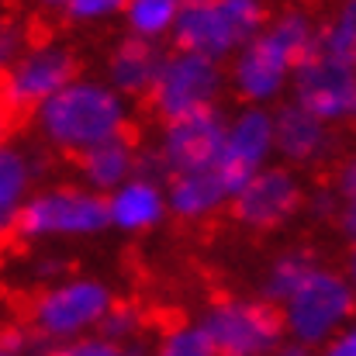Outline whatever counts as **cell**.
<instances>
[{
	"label": "cell",
	"instance_id": "cell-1",
	"mask_svg": "<svg viewBox=\"0 0 356 356\" xmlns=\"http://www.w3.org/2000/svg\"><path fill=\"white\" fill-rule=\"evenodd\" d=\"M315 24L301 10L277 14L232 63V87L242 101L266 104L273 101L287 80H294L298 66L318 49Z\"/></svg>",
	"mask_w": 356,
	"mask_h": 356
},
{
	"label": "cell",
	"instance_id": "cell-2",
	"mask_svg": "<svg viewBox=\"0 0 356 356\" xmlns=\"http://www.w3.org/2000/svg\"><path fill=\"white\" fill-rule=\"evenodd\" d=\"M35 121H38V131L45 142L83 156V152L124 135L128 111L111 83L73 80L70 87H63L56 97H49L35 111Z\"/></svg>",
	"mask_w": 356,
	"mask_h": 356
},
{
	"label": "cell",
	"instance_id": "cell-3",
	"mask_svg": "<svg viewBox=\"0 0 356 356\" xmlns=\"http://www.w3.org/2000/svg\"><path fill=\"white\" fill-rule=\"evenodd\" d=\"M263 28V0H184V14L170 38L177 52H197L222 63L225 56H238Z\"/></svg>",
	"mask_w": 356,
	"mask_h": 356
},
{
	"label": "cell",
	"instance_id": "cell-4",
	"mask_svg": "<svg viewBox=\"0 0 356 356\" xmlns=\"http://www.w3.org/2000/svg\"><path fill=\"white\" fill-rule=\"evenodd\" d=\"M356 312V287L353 280H343L332 270H312L301 287L280 305L284 329L291 339L305 346H325L339 332L350 329V318Z\"/></svg>",
	"mask_w": 356,
	"mask_h": 356
},
{
	"label": "cell",
	"instance_id": "cell-5",
	"mask_svg": "<svg viewBox=\"0 0 356 356\" xmlns=\"http://www.w3.org/2000/svg\"><path fill=\"white\" fill-rule=\"evenodd\" d=\"M111 308H115L111 291L101 280L76 277L38 294V301L31 305V325L42 339L76 343L87 339L90 329H101Z\"/></svg>",
	"mask_w": 356,
	"mask_h": 356
},
{
	"label": "cell",
	"instance_id": "cell-6",
	"mask_svg": "<svg viewBox=\"0 0 356 356\" xmlns=\"http://www.w3.org/2000/svg\"><path fill=\"white\" fill-rule=\"evenodd\" d=\"M108 225H111L108 201L97 191H80V187H52L31 194L14 222V229L28 238L94 236Z\"/></svg>",
	"mask_w": 356,
	"mask_h": 356
},
{
	"label": "cell",
	"instance_id": "cell-7",
	"mask_svg": "<svg viewBox=\"0 0 356 356\" xmlns=\"http://www.w3.org/2000/svg\"><path fill=\"white\" fill-rule=\"evenodd\" d=\"M197 325L218 356H270L284 336V315L259 301H218Z\"/></svg>",
	"mask_w": 356,
	"mask_h": 356
},
{
	"label": "cell",
	"instance_id": "cell-8",
	"mask_svg": "<svg viewBox=\"0 0 356 356\" xmlns=\"http://www.w3.org/2000/svg\"><path fill=\"white\" fill-rule=\"evenodd\" d=\"M222 87H225V76H222L218 59H208L197 52H173L149 101L166 121H177L184 115L215 108Z\"/></svg>",
	"mask_w": 356,
	"mask_h": 356
},
{
	"label": "cell",
	"instance_id": "cell-9",
	"mask_svg": "<svg viewBox=\"0 0 356 356\" xmlns=\"http://www.w3.org/2000/svg\"><path fill=\"white\" fill-rule=\"evenodd\" d=\"M229 124H232V118H225V111L218 104L194 111V115H184L177 121H166V131H163L159 149H156L166 173L177 177V173L218 163L225 152V142H229Z\"/></svg>",
	"mask_w": 356,
	"mask_h": 356
},
{
	"label": "cell",
	"instance_id": "cell-10",
	"mask_svg": "<svg viewBox=\"0 0 356 356\" xmlns=\"http://www.w3.org/2000/svg\"><path fill=\"white\" fill-rule=\"evenodd\" d=\"M73 73H76L73 52L56 42H42L7 66L3 97L17 111H28V108L38 111L49 97H56L63 87L73 83Z\"/></svg>",
	"mask_w": 356,
	"mask_h": 356
},
{
	"label": "cell",
	"instance_id": "cell-11",
	"mask_svg": "<svg viewBox=\"0 0 356 356\" xmlns=\"http://www.w3.org/2000/svg\"><path fill=\"white\" fill-rule=\"evenodd\" d=\"M294 104L325 124L356 118V66L329 59L315 49L294 73Z\"/></svg>",
	"mask_w": 356,
	"mask_h": 356
},
{
	"label": "cell",
	"instance_id": "cell-12",
	"mask_svg": "<svg viewBox=\"0 0 356 356\" xmlns=\"http://www.w3.org/2000/svg\"><path fill=\"white\" fill-rule=\"evenodd\" d=\"M301 208V187L287 170L266 166L236 194L232 211L249 229H277Z\"/></svg>",
	"mask_w": 356,
	"mask_h": 356
},
{
	"label": "cell",
	"instance_id": "cell-13",
	"mask_svg": "<svg viewBox=\"0 0 356 356\" xmlns=\"http://www.w3.org/2000/svg\"><path fill=\"white\" fill-rule=\"evenodd\" d=\"M273 152H277V118L259 104L238 111L229 124V142L222 152V163L229 166V173L245 187V180L266 170V159Z\"/></svg>",
	"mask_w": 356,
	"mask_h": 356
},
{
	"label": "cell",
	"instance_id": "cell-14",
	"mask_svg": "<svg viewBox=\"0 0 356 356\" xmlns=\"http://www.w3.org/2000/svg\"><path fill=\"white\" fill-rule=\"evenodd\" d=\"M242 191L236 177L229 173V166L218 159L211 166L201 170H187L166 180V197H170V211L177 218H204L211 211H218L225 201H236Z\"/></svg>",
	"mask_w": 356,
	"mask_h": 356
},
{
	"label": "cell",
	"instance_id": "cell-15",
	"mask_svg": "<svg viewBox=\"0 0 356 356\" xmlns=\"http://www.w3.org/2000/svg\"><path fill=\"white\" fill-rule=\"evenodd\" d=\"M166 59L170 56H163V49L152 38L131 35L128 42H121L115 49V56L108 63V83L121 97H152Z\"/></svg>",
	"mask_w": 356,
	"mask_h": 356
},
{
	"label": "cell",
	"instance_id": "cell-16",
	"mask_svg": "<svg viewBox=\"0 0 356 356\" xmlns=\"http://www.w3.org/2000/svg\"><path fill=\"white\" fill-rule=\"evenodd\" d=\"M108 208H111V225H118L124 232H142L163 222V215L170 211V197L163 184L131 177L124 187H118L108 197Z\"/></svg>",
	"mask_w": 356,
	"mask_h": 356
},
{
	"label": "cell",
	"instance_id": "cell-17",
	"mask_svg": "<svg viewBox=\"0 0 356 356\" xmlns=\"http://www.w3.org/2000/svg\"><path fill=\"white\" fill-rule=\"evenodd\" d=\"M273 118H277V152L291 163H315L332 145L329 124L305 111L301 104H284Z\"/></svg>",
	"mask_w": 356,
	"mask_h": 356
},
{
	"label": "cell",
	"instance_id": "cell-18",
	"mask_svg": "<svg viewBox=\"0 0 356 356\" xmlns=\"http://www.w3.org/2000/svg\"><path fill=\"white\" fill-rule=\"evenodd\" d=\"M80 170H83V180L90 184V191H97V194L111 191L115 194L131 177H138V156H135L131 142L124 135H118V138L83 152L80 156Z\"/></svg>",
	"mask_w": 356,
	"mask_h": 356
},
{
	"label": "cell",
	"instance_id": "cell-19",
	"mask_svg": "<svg viewBox=\"0 0 356 356\" xmlns=\"http://www.w3.org/2000/svg\"><path fill=\"white\" fill-rule=\"evenodd\" d=\"M35 180V166L24 149L3 145L0 152V225L14 229L21 208L28 204V187Z\"/></svg>",
	"mask_w": 356,
	"mask_h": 356
},
{
	"label": "cell",
	"instance_id": "cell-20",
	"mask_svg": "<svg viewBox=\"0 0 356 356\" xmlns=\"http://www.w3.org/2000/svg\"><path fill=\"white\" fill-rule=\"evenodd\" d=\"M180 14H184V0H128L124 7L131 35L152 38V42L163 35H173Z\"/></svg>",
	"mask_w": 356,
	"mask_h": 356
},
{
	"label": "cell",
	"instance_id": "cell-21",
	"mask_svg": "<svg viewBox=\"0 0 356 356\" xmlns=\"http://www.w3.org/2000/svg\"><path fill=\"white\" fill-rule=\"evenodd\" d=\"M315 266H312V259H308V252H284V256H277L273 263H270V270L263 273V298L270 301V305H284L298 287H301V280L312 273Z\"/></svg>",
	"mask_w": 356,
	"mask_h": 356
},
{
	"label": "cell",
	"instance_id": "cell-22",
	"mask_svg": "<svg viewBox=\"0 0 356 356\" xmlns=\"http://www.w3.org/2000/svg\"><path fill=\"white\" fill-rule=\"evenodd\" d=\"M318 52L329 59H339L346 66H356V0H343L336 17L318 35Z\"/></svg>",
	"mask_w": 356,
	"mask_h": 356
},
{
	"label": "cell",
	"instance_id": "cell-23",
	"mask_svg": "<svg viewBox=\"0 0 356 356\" xmlns=\"http://www.w3.org/2000/svg\"><path fill=\"white\" fill-rule=\"evenodd\" d=\"M156 356H218V350L201 325H180L159 343Z\"/></svg>",
	"mask_w": 356,
	"mask_h": 356
},
{
	"label": "cell",
	"instance_id": "cell-24",
	"mask_svg": "<svg viewBox=\"0 0 356 356\" xmlns=\"http://www.w3.org/2000/svg\"><path fill=\"white\" fill-rule=\"evenodd\" d=\"M138 325H142V318H138V312L135 308H128V305H115L111 312H108V318L101 322V339H108V343H131L135 336H138Z\"/></svg>",
	"mask_w": 356,
	"mask_h": 356
},
{
	"label": "cell",
	"instance_id": "cell-25",
	"mask_svg": "<svg viewBox=\"0 0 356 356\" xmlns=\"http://www.w3.org/2000/svg\"><path fill=\"white\" fill-rule=\"evenodd\" d=\"M128 0H70L66 14L70 21H104L111 14H121Z\"/></svg>",
	"mask_w": 356,
	"mask_h": 356
},
{
	"label": "cell",
	"instance_id": "cell-26",
	"mask_svg": "<svg viewBox=\"0 0 356 356\" xmlns=\"http://www.w3.org/2000/svg\"><path fill=\"white\" fill-rule=\"evenodd\" d=\"M118 353V343H108V339H76V343H63L56 350H49L45 356H115Z\"/></svg>",
	"mask_w": 356,
	"mask_h": 356
},
{
	"label": "cell",
	"instance_id": "cell-27",
	"mask_svg": "<svg viewBox=\"0 0 356 356\" xmlns=\"http://www.w3.org/2000/svg\"><path fill=\"white\" fill-rule=\"evenodd\" d=\"M21 38H24L21 28L14 21H3V31H0V59H3V66H10L17 56H24V42Z\"/></svg>",
	"mask_w": 356,
	"mask_h": 356
},
{
	"label": "cell",
	"instance_id": "cell-28",
	"mask_svg": "<svg viewBox=\"0 0 356 356\" xmlns=\"http://www.w3.org/2000/svg\"><path fill=\"white\" fill-rule=\"evenodd\" d=\"M322 356H356V325H350L346 332H339L332 343H325Z\"/></svg>",
	"mask_w": 356,
	"mask_h": 356
},
{
	"label": "cell",
	"instance_id": "cell-29",
	"mask_svg": "<svg viewBox=\"0 0 356 356\" xmlns=\"http://www.w3.org/2000/svg\"><path fill=\"white\" fill-rule=\"evenodd\" d=\"M0 356H28V336L21 329H7L0 343Z\"/></svg>",
	"mask_w": 356,
	"mask_h": 356
},
{
	"label": "cell",
	"instance_id": "cell-30",
	"mask_svg": "<svg viewBox=\"0 0 356 356\" xmlns=\"http://www.w3.org/2000/svg\"><path fill=\"white\" fill-rule=\"evenodd\" d=\"M270 356H312V346H305V343L291 339V343H280V346H277Z\"/></svg>",
	"mask_w": 356,
	"mask_h": 356
},
{
	"label": "cell",
	"instance_id": "cell-31",
	"mask_svg": "<svg viewBox=\"0 0 356 356\" xmlns=\"http://www.w3.org/2000/svg\"><path fill=\"white\" fill-rule=\"evenodd\" d=\"M115 356H142V350H138L135 343H124V346H118V353Z\"/></svg>",
	"mask_w": 356,
	"mask_h": 356
},
{
	"label": "cell",
	"instance_id": "cell-32",
	"mask_svg": "<svg viewBox=\"0 0 356 356\" xmlns=\"http://www.w3.org/2000/svg\"><path fill=\"white\" fill-rule=\"evenodd\" d=\"M350 280H353V287H356V245H353V259H350Z\"/></svg>",
	"mask_w": 356,
	"mask_h": 356
},
{
	"label": "cell",
	"instance_id": "cell-33",
	"mask_svg": "<svg viewBox=\"0 0 356 356\" xmlns=\"http://www.w3.org/2000/svg\"><path fill=\"white\" fill-rule=\"evenodd\" d=\"M42 3H49V7H70V0H42Z\"/></svg>",
	"mask_w": 356,
	"mask_h": 356
}]
</instances>
